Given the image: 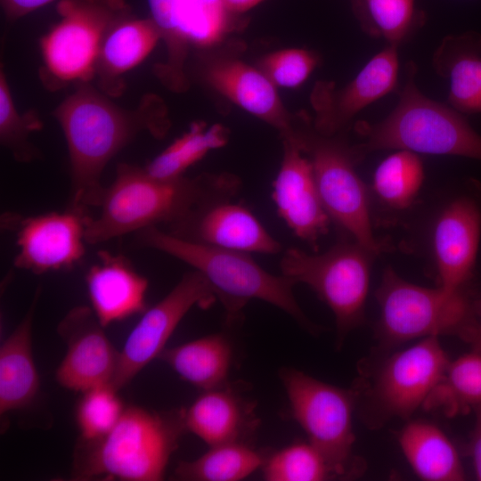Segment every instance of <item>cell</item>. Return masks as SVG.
<instances>
[{"label": "cell", "mask_w": 481, "mask_h": 481, "mask_svg": "<svg viewBox=\"0 0 481 481\" xmlns=\"http://www.w3.org/2000/svg\"><path fill=\"white\" fill-rule=\"evenodd\" d=\"M53 116L69 151L71 188L68 207L85 212L99 204L105 187L101 177L108 162L141 132L159 138L168 128L156 97L146 96L135 109L125 110L89 82L78 83Z\"/></svg>", "instance_id": "6da1fadb"}, {"label": "cell", "mask_w": 481, "mask_h": 481, "mask_svg": "<svg viewBox=\"0 0 481 481\" xmlns=\"http://www.w3.org/2000/svg\"><path fill=\"white\" fill-rule=\"evenodd\" d=\"M240 185L237 176L227 173L162 181L141 167L120 164L112 183L103 189L98 215L86 217V242L98 244L159 224L167 227L202 206L232 200Z\"/></svg>", "instance_id": "7a4b0ae2"}, {"label": "cell", "mask_w": 481, "mask_h": 481, "mask_svg": "<svg viewBox=\"0 0 481 481\" xmlns=\"http://www.w3.org/2000/svg\"><path fill=\"white\" fill-rule=\"evenodd\" d=\"M185 431L183 409L159 412L126 406L107 434L94 440H77L71 479L163 480Z\"/></svg>", "instance_id": "3957f363"}, {"label": "cell", "mask_w": 481, "mask_h": 481, "mask_svg": "<svg viewBox=\"0 0 481 481\" xmlns=\"http://www.w3.org/2000/svg\"><path fill=\"white\" fill-rule=\"evenodd\" d=\"M137 243L174 257L200 272L232 323L253 299L269 303L291 316L311 333L319 330L306 316L293 294L296 283L261 267L249 253L186 241L158 226L136 232Z\"/></svg>", "instance_id": "277c9868"}, {"label": "cell", "mask_w": 481, "mask_h": 481, "mask_svg": "<svg viewBox=\"0 0 481 481\" xmlns=\"http://www.w3.org/2000/svg\"><path fill=\"white\" fill-rule=\"evenodd\" d=\"M415 72L410 63L398 102L384 119L357 123L363 142L354 148L360 159L376 151L396 149L481 161V135L462 113L423 94L415 84Z\"/></svg>", "instance_id": "5b68a950"}, {"label": "cell", "mask_w": 481, "mask_h": 481, "mask_svg": "<svg viewBox=\"0 0 481 481\" xmlns=\"http://www.w3.org/2000/svg\"><path fill=\"white\" fill-rule=\"evenodd\" d=\"M376 298L380 310L376 335L387 349L442 335L465 341L471 327L474 298L467 290L419 286L391 267L383 273Z\"/></svg>", "instance_id": "8992f818"}, {"label": "cell", "mask_w": 481, "mask_h": 481, "mask_svg": "<svg viewBox=\"0 0 481 481\" xmlns=\"http://www.w3.org/2000/svg\"><path fill=\"white\" fill-rule=\"evenodd\" d=\"M450 361L439 337H428L385 356L371 375L362 372L352 388L366 421L377 428L393 418L409 419L423 406Z\"/></svg>", "instance_id": "52a82bcc"}, {"label": "cell", "mask_w": 481, "mask_h": 481, "mask_svg": "<svg viewBox=\"0 0 481 481\" xmlns=\"http://www.w3.org/2000/svg\"><path fill=\"white\" fill-rule=\"evenodd\" d=\"M56 10L61 19L40 42V78L53 91L94 78L106 35L129 16L124 0H61Z\"/></svg>", "instance_id": "ba28073f"}, {"label": "cell", "mask_w": 481, "mask_h": 481, "mask_svg": "<svg viewBox=\"0 0 481 481\" xmlns=\"http://www.w3.org/2000/svg\"><path fill=\"white\" fill-rule=\"evenodd\" d=\"M376 255L359 243L343 241L318 254L297 248L285 250L281 274L310 287L335 317L338 346L364 322L371 265Z\"/></svg>", "instance_id": "9c48e42d"}, {"label": "cell", "mask_w": 481, "mask_h": 481, "mask_svg": "<svg viewBox=\"0 0 481 481\" xmlns=\"http://www.w3.org/2000/svg\"><path fill=\"white\" fill-rule=\"evenodd\" d=\"M279 374L291 417L325 456L337 479L354 477L362 472L363 463L354 453V389L323 382L293 368L284 367Z\"/></svg>", "instance_id": "30bf717a"}, {"label": "cell", "mask_w": 481, "mask_h": 481, "mask_svg": "<svg viewBox=\"0 0 481 481\" xmlns=\"http://www.w3.org/2000/svg\"><path fill=\"white\" fill-rule=\"evenodd\" d=\"M333 136L315 129L298 130L299 145L312 163L317 188L330 219L377 256L387 246L372 231L367 192L355 167L360 159L353 145Z\"/></svg>", "instance_id": "8fae6325"}, {"label": "cell", "mask_w": 481, "mask_h": 481, "mask_svg": "<svg viewBox=\"0 0 481 481\" xmlns=\"http://www.w3.org/2000/svg\"><path fill=\"white\" fill-rule=\"evenodd\" d=\"M216 299L204 276L198 271L183 274L179 282L152 307L148 308L119 351L110 385L117 390L126 386L166 348L179 322L195 306L209 307Z\"/></svg>", "instance_id": "7c38bea8"}, {"label": "cell", "mask_w": 481, "mask_h": 481, "mask_svg": "<svg viewBox=\"0 0 481 481\" xmlns=\"http://www.w3.org/2000/svg\"><path fill=\"white\" fill-rule=\"evenodd\" d=\"M86 216L68 207L36 216H4V226H12L16 234L14 265L36 274L74 267L85 255Z\"/></svg>", "instance_id": "4fadbf2b"}, {"label": "cell", "mask_w": 481, "mask_h": 481, "mask_svg": "<svg viewBox=\"0 0 481 481\" xmlns=\"http://www.w3.org/2000/svg\"><path fill=\"white\" fill-rule=\"evenodd\" d=\"M93 309L77 306L70 309L58 325L67 346L66 354L55 371L62 387L83 393L110 384L119 351L108 338Z\"/></svg>", "instance_id": "5bb4252c"}, {"label": "cell", "mask_w": 481, "mask_h": 481, "mask_svg": "<svg viewBox=\"0 0 481 481\" xmlns=\"http://www.w3.org/2000/svg\"><path fill=\"white\" fill-rule=\"evenodd\" d=\"M181 240L244 253L274 255L281 245L246 207L224 200L192 210L165 230Z\"/></svg>", "instance_id": "9a60e30c"}, {"label": "cell", "mask_w": 481, "mask_h": 481, "mask_svg": "<svg viewBox=\"0 0 481 481\" xmlns=\"http://www.w3.org/2000/svg\"><path fill=\"white\" fill-rule=\"evenodd\" d=\"M283 142V157L273 183V200L280 216L301 240L314 250L330 227L312 163L297 139Z\"/></svg>", "instance_id": "2e32d148"}, {"label": "cell", "mask_w": 481, "mask_h": 481, "mask_svg": "<svg viewBox=\"0 0 481 481\" xmlns=\"http://www.w3.org/2000/svg\"><path fill=\"white\" fill-rule=\"evenodd\" d=\"M481 238V202L463 194L439 214L433 230V251L439 286L466 290L473 276Z\"/></svg>", "instance_id": "e0dca14e"}, {"label": "cell", "mask_w": 481, "mask_h": 481, "mask_svg": "<svg viewBox=\"0 0 481 481\" xmlns=\"http://www.w3.org/2000/svg\"><path fill=\"white\" fill-rule=\"evenodd\" d=\"M398 72L397 46L388 45L342 89L319 84L313 96L317 113L314 129L327 136L340 132L358 112L395 89Z\"/></svg>", "instance_id": "ac0fdd59"}, {"label": "cell", "mask_w": 481, "mask_h": 481, "mask_svg": "<svg viewBox=\"0 0 481 481\" xmlns=\"http://www.w3.org/2000/svg\"><path fill=\"white\" fill-rule=\"evenodd\" d=\"M240 384L225 383L203 390L187 409H183L186 431L209 446L248 442L258 427L253 401L242 394Z\"/></svg>", "instance_id": "d6986e66"}, {"label": "cell", "mask_w": 481, "mask_h": 481, "mask_svg": "<svg viewBox=\"0 0 481 481\" xmlns=\"http://www.w3.org/2000/svg\"><path fill=\"white\" fill-rule=\"evenodd\" d=\"M90 267L86 282L92 309L105 328L136 314H143L148 280L124 257L105 251Z\"/></svg>", "instance_id": "ffe728a7"}, {"label": "cell", "mask_w": 481, "mask_h": 481, "mask_svg": "<svg viewBox=\"0 0 481 481\" xmlns=\"http://www.w3.org/2000/svg\"><path fill=\"white\" fill-rule=\"evenodd\" d=\"M205 77L220 94L275 127L282 140L297 135L275 85L264 71L240 61H219L208 67Z\"/></svg>", "instance_id": "44dd1931"}, {"label": "cell", "mask_w": 481, "mask_h": 481, "mask_svg": "<svg viewBox=\"0 0 481 481\" xmlns=\"http://www.w3.org/2000/svg\"><path fill=\"white\" fill-rule=\"evenodd\" d=\"M160 34L151 19L129 16L108 32L97 59L94 78L108 96H118L125 88L123 76L139 65L153 50Z\"/></svg>", "instance_id": "7402d4cb"}, {"label": "cell", "mask_w": 481, "mask_h": 481, "mask_svg": "<svg viewBox=\"0 0 481 481\" xmlns=\"http://www.w3.org/2000/svg\"><path fill=\"white\" fill-rule=\"evenodd\" d=\"M436 73L449 81V105L462 114L481 113V35L445 37L433 55Z\"/></svg>", "instance_id": "603a6c76"}, {"label": "cell", "mask_w": 481, "mask_h": 481, "mask_svg": "<svg viewBox=\"0 0 481 481\" xmlns=\"http://www.w3.org/2000/svg\"><path fill=\"white\" fill-rule=\"evenodd\" d=\"M40 289L23 319L0 347V413L24 409L36 398L40 379L32 353V324Z\"/></svg>", "instance_id": "cb8c5ba5"}, {"label": "cell", "mask_w": 481, "mask_h": 481, "mask_svg": "<svg viewBox=\"0 0 481 481\" xmlns=\"http://www.w3.org/2000/svg\"><path fill=\"white\" fill-rule=\"evenodd\" d=\"M398 443L407 462L420 479H465L456 446L436 424L422 420L409 421L399 432Z\"/></svg>", "instance_id": "d4e9b609"}, {"label": "cell", "mask_w": 481, "mask_h": 481, "mask_svg": "<svg viewBox=\"0 0 481 481\" xmlns=\"http://www.w3.org/2000/svg\"><path fill=\"white\" fill-rule=\"evenodd\" d=\"M159 359L183 380L202 390L228 382L232 344L223 333L209 334L176 346L164 348Z\"/></svg>", "instance_id": "484cf974"}, {"label": "cell", "mask_w": 481, "mask_h": 481, "mask_svg": "<svg viewBox=\"0 0 481 481\" xmlns=\"http://www.w3.org/2000/svg\"><path fill=\"white\" fill-rule=\"evenodd\" d=\"M209 447L194 461H180L172 477L182 481H240L262 468L267 458L247 442Z\"/></svg>", "instance_id": "4316f807"}, {"label": "cell", "mask_w": 481, "mask_h": 481, "mask_svg": "<svg viewBox=\"0 0 481 481\" xmlns=\"http://www.w3.org/2000/svg\"><path fill=\"white\" fill-rule=\"evenodd\" d=\"M481 405V353L471 350L450 361L423 406L448 417L467 414Z\"/></svg>", "instance_id": "83f0119b"}, {"label": "cell", "mask_w": 481, "mask_h": 481, "mask_svg": "<svg viewBox=\"0 0 481 481\" xmlns=\"http://www.w3.org/2000/svg\"><path fill=\"white\" fill-rule=\"evenodd\" d=\"M227 140L228 133L222 126L207 127L202 122H195L143 168L152 178L175 180L208 151L224 146Z\"/></svg>", "instance_id": "f1b7e54d"}, {"label": "cell", "mask_w": 481, "mask_h": 481, "mask_svg": "<svg viewBox=\"0 0 481 481\" xmlns=\"http://www.w3.org/2000/svg\"><path fill=\"white\" fill-rule=\"evenodd\" d=\"M424 179V168L417 153L398 150L385 158L373 175L377 196L391 208L410 206L418 195Z\"/></svg>", "instance_id": "f546056e"}, {"label": "cell", "mask_w": 481, "mask_h": 481, "mask_svg": "<svg viewBox=\"0 0 481 481\" xmlns=\"http://www.w3.org/2000/svg\"><path fill=\"white\" fill-rule=\"evenodd\" d=\"M262 469L266 481L337 479L325 456L309 441L293 443L267 456Z\"/></svg>", "instance_id": "4dcf8cb0"}, {"label": "cell", "mask_w": 481, "mask_h": 481, "mask_svg": "<svg viewBox=\"0 0 481 481\" xmlns=\"http://www.w3.org/2000/svg\"><path fill=\"white\" fill-rule=\"evenodd\" d=\"M228 14L223 0H176L175 16L182 42L197 46L217 43L228 28Z\"/></svg>", "instance_id": "1f68e13d"}, {"label": "cell", "mask_w": 481, "mask_h": 481, "mask_svg": "<svg viewBox=\"0 0 481 481\" xmlns=\"http://www.w3.org/2000/svg\"><path fill=\"white\" fill-rule=\"evenodd\" d=\"M356 14L371 34L398 46L418 19L414 0H355Z\"/></svg>", "instance_id": "d6a6232c"}, {"label": "cell", "mask_w": 481, "mask_h": 481, "mask_svg": "<svg viewBox=\"0 0 481 481\" xmlns=\"http://www.w3.org/2000/svg\"><path fill=\"white\" fill-rule=\"evenodd\" d=\"M75 410L79 438L94 440L107 434L118 421L126 405L110 384L81 393Z\"/></svg>", "instance_id": "836d02e7"}, {"label": "cell", "mask_w": 481, "mask_h": 481, "mask_svg": "<svg viewBox=\"0 0 481 481\" xmlns=\"http://www.w3.org/2000/svg\"><path fill=\"white\" fill-rule=\"evenodd\" d=\"M34 113L20 115L14 105L5 73L0 70V141L19 162H31L41 153L29 140L30 132L41 128Z\"/></svg>", "instance_id": "e575fe53"}, {"label": "cell", "mask_w": 481, "mask_h": 481, "mask_svg": "<svg viewBox=\"0 0 481 481\" xmlns=\"http://www.w3.org/2000/svg\"><path fill=\"white\" fill-rule=\"evenodd\" d=\"M176 0H148L151 20L157 27L168 51V62L157 69L158 76L171 88L182 89L184 85L182 61L185 45L177 29L175 17Z\"/></svg>", "instance_id": "d590c367"}, {"label": "cell", "mask_w": 481, "mask_h": 481, "mask_svg": "<svg viewBox=\"0 0 481 481\" xmlns=\"http://www.w3.org/2000/svg\"><path fill=\"white\" fill-rule=\"evenodd\" d=\"M318 62L307 50L291 48L268 54L262 61L264 73L279 86L296 87L304 83Z\"/></svg>", "instance_id": "8d00e7d4"}, {"label": "cell", "mask_w": 481, "mask_h": 481, "mask_svg": "<svg viewBox=\"0 0 481 481\" xmlns=\"http://www.w3.org/2000/svg\"><path fill=\"white\" fill-rule=\"evenodd\" d=\"M55 0H1L5 16L17 20Z\"/></svg>", "instance_id": "74e56055"}, {"label": "cell", "mask_w": 481, "mask_h": 481, "mask_svg": "<svg viewBox=\"0 0 481 481\" xmlns=\"http://www.w3.org/2000/svg\"><path fill=\"white\" fill-rule=\"evenodd\" d=\"M475 414V422L469 441V455L475 475L477 480L481 481V405L473 411Z\"/></svg>", "instance_id": "f35d334b"}, {"label": "cell", "mask_w": 481, "mask_h": 481, "mask_svg": "<svg viewBox=\"0 0 481 481\" xmlns=\"http://www.w3.org/2000/svg\"><path fill=\"white\" fill-rule=\"evenodd\" d=\"M465 342L472 350L481 353V298L473 300L472 323Z\"/></svg>", "instance_id": "ab89813d"}, {"label": "cell", "mask_w": 481, "mask_h": 481, "mask_svg": "<svg viewBox=\"0 0 481 481\" xmlns=\"http://www.w3.org/2000/svg\"><path fill=\"white\" fill-rule=\"evenodd\" d=\"M265 0H223L229 12H244Z\"/></svg>", "instance_id": "60d3db41"}]
</instances>
